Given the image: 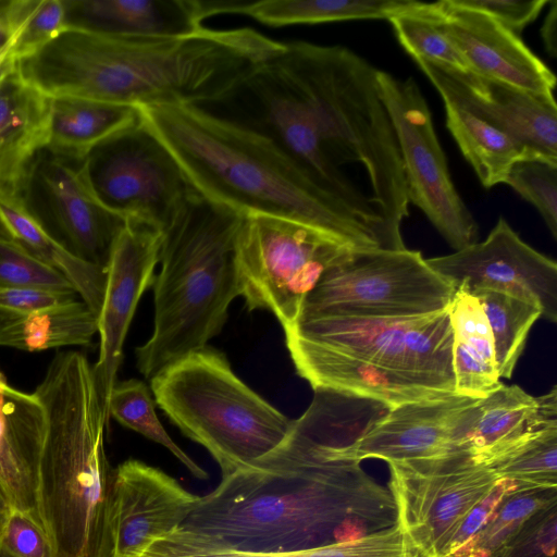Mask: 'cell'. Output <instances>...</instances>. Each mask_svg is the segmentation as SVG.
I'll return each instance as SVG.
<instances>
[{"label": "cell", "instance_id": "1", "mask_svg": "<svg viewBox=\"0 0 557 557\" xmlns=\"http://www.w3.org/2000/svg\"><path fill=\"white\" fill-rule=\"evenodd\" d=\"M376 72L346 47L290 41L234 95L248 106L240 121L277 141L327 193L403 249L410 202Z\"/></svg>", "mask_w": 557, "mask_h": 557}, {"label": "cell", "instance_id": "2", "mask_svg": "<svg viewBox=\"0 0 557 557\" xmlns=\"http://www.w3.org/2000/svg\"><path fill=\"white\" fill-rule=\"evenodd\" d=\"M396 524L389 490L360 461L327 455L293 421L276 448L223 478L178 528L237 550L296 553Z\"/></svg>", "mask_w": 557, "mask_h": 557}, {"label": "cell", "instance_id": "3", "mask_svg": "<svg viewBox=\"0 0 557 557\" xmlns=\"http://www.w3.org/2000/svg\"><path fill=\"white\" fill-rule=\"evenodd\" d=\"M284 49L247 27L182 36H111L64 29L29 57L21 76L48 97L126 106L225 102Z\"/></svg>", "mask_w": 557, "mask_h": 557}, {"label": "cell", "instance_id": "4", "mask_svg": "<svg viewBox=\"0 0 557 557\" xmlns=\"http://www.w3.org/2000/svg\"><path fill=\"white\" fill-rule=\"evenodd\" d=\"M189 185L242 215L258 213L324 230L356 250H394L375 228L327 193L277 141L256 127L205 107H137Z\"/></svg>", "mask_w": 557, "mask_h": 557}, {"label": "cell", "instance_id": "5", "mask_svg": "<svg viewBox=\"0 0 557 557\" xmlns=\"http://www.w3.org/2000/svg\"><path fill=\"white\" fill-rule=\"evenodd\" d=\"M34 394L46 413L37 512L54 556L114 557L115 469L92 366L78 351H60Z\"/></svg>", "mask_w": 557, "mask_h": 557}, {"label": "cell", "instance_id": "6", "mask_svg": "<svg viewBox=\"0 0 557 557\" xmlns=\"http://www.w3.org/2000/svg\"><path fill=\"white\" fill-rule=\"evenodd\" d=\"M242 219L195 190L161 227L153 331L135 350L146 379L222 331L231 302L240 296L236 238Z\"/></svg>", "mask_w": 557, "mask_h": 557}, {"label": "cell", "instance_id": "7", "mask_svg": "<svg viewBox=\"0 0 557 557\" xmlns=\"http://www.w3.org/2000/svg\"><path fill=\"white\" fill-rule=\"evenodd\" d=\"M150 386L165 416L215 459L222 479L272 451L292 426L208 345L164 367Z\"/></svg>", "mask_w": 557, "mask_h": 557}, {"label": "cell", "instance_id": "8", "mask_svg": "<svg viewBox=\"0 0 557 557\" xmlns=\"http://www.w3.org/2000/svg\"><path fill=\"white\" fill-rule=\"evenodd\" d=\"M356 249L315 226L267 215H243L236 238L240 296L249 311L272 312L292 324L323 273Z\"/></svg>", "mask_w": 557, "mask_h": 557}, {"label": "cell", "instance_id": "9", "mask_svg": "<svg viewBox=\"0 0 557 557\" xmlns=\"http://www.w3.org/2000/svg\"><path fill=\"white\" fill-rule=\"evenodd\" d=\"M455 288L420 251H354L329 268L296 319L407 318L447 309Z\"/></svg>", "mask_w": 557, "mask_h": 557}, {"label": "cell", "instance_id": "10", "mask_svg": "<svg viewBox=\"0 0 557 557\" xmlns=\"http://www.w3.org/2000/svg\"><path fill=\"white\" fill-rule=\"evenodd\" d=\"M284 332L286 344L306 343L349 354L423 387L456 394L447 309L407 318L296 319Z\"/></svg>", "mask_w": 557, "mask_h": 557}, {"label": "cell", "instance_id": "11", "mask_svg": "<svg viewBox=\"0 0 557 557\" xmlns=\"http://www.w3.org/2000/svg\"><path fill=\"white\" fill-rule=\"evenodd\" d=\"M376 82L398 141L409 202L455 251L476 243L478 224L453 183L418 84L380 70Z\"/></svg>", "mask_w": 557, "mask_h": 557}, {"label": "cell", "instance_id": "12", "mask_svg": "<svg viewBox=\"0 0 557 557\" xmlns=\"http://www.w3.org/2000/svg\"><path fill=\"white\" fill-rule=\"evenodd\" d=\"M81 169L104 208L160 228L195 191L170 151L141 121L91 148Z\"/></svg>", "mask_w": 557, "mask_h": 557}, {"label": "cell", "instance_id": "13", "mask_svg": "<svg viewBox=\"0 0 557 557\" xmlns=\"http://www.w3.org/2000/svg\"><path fill=\"white\" fill-rule=\"evenodd\" d=\"M387 465L397 523L420 557H445L465 516L499 479L458 453Z\"/></svg>", "mask_w": 557, "mask_h": 557}, {"label": "cell", "instance_id": "14", "mask_svg": "<svg viewBox=\"0 0 557 557\" xmlns=\"http://www.w3.org/2000/svg\"><path fill=\"white\" fill-rule=\"evenodd\" d=\"M81 162L42 147L29 162L17 197L26 212L66 251L106 270L126 220L96 199Z\"/></svg>", "mask_w": 557, "mask_h": 557}, {"label": "cell", "instance_id": "15", "mask_svg": "<svg viewBox=\"0 0 557 557\" xmlns=\"http://www.w3.org/2000/svg\"><path fill=\"white\" fill-rule=\"evenodd\" d=\"M455 289L508 290L534 301L542 317L557 322V264L528 245L499 218L483 242L426 259Z\"/></svg>", "mask_w": 557, "mask_h": 557}, {"label": "cell", "instance_id": "16", "mask_svg": "<svg viewBox=\"0 0 557 557\" xmlns=\"http://www.w3.org/2000/svg\"><path fill=\"white\" fill-rule=\"evenodd\" d=\"M162 230L152 223L126 219L106 268V288L98 314L99 357L92 371L107 414L111 391L117 382L123 346L141 295L153 285Z\"/></svg>", "mask_w": 557, "mask_h": 557}, {"label": "cell", "instance_id": "17", "mask_svg": "<svg viewBox=\"0 0 557 557\" xmlns=\"http://www.w3.org/2000/svg\"><path fill=\"white\" fill-rule=\"evenodd\" d=\"M428 12L471 72L530 92L554 96L555 74L519 35L488 14L457 0L428 3Z\"/></svg>", "mask_w": 557, "mask_h": 557}, {"label": "cell", "instance_id": "18", "mask_svg": "<svg viewBox=\"0 0 557 557\" xmlns=\"http://www.w3.org/2000/svg\"><path fill=\"white\" fill-rule=\"evenodd\" d=\"M435 88L461 97L517 140L529 159L557 163V106L554 96L530 92L471 71L414 61Z\"/></svg>", "mask_w": 557, "mask_h": 557}, {"label": "cell", "instance_id": "19", "mask_svg": "<svg viewBox=\"0 0 557 557\" xmlns=\"http://www.w3.org/2000/svg\"><path fill=\"white\" fill-rule=\"evenodd\" d=\"M201 499L156 467L136 459L122 462L114 478V557H140L176 530Z\"/></svg>", "mask_w": 557, "mask_h": 557}, {"label": "cell", "instance_id": "20", "mask_svg": "<svg viewBox=\"0 0 557 557\" xmlns=\"http://www.w3.org/2000/svg\"><path fill=\"white\" fill-rule=\"evenodd\" d=\"M557 424V386L540 397L500 385L478 399L450 453L488 466L534 432Z\"/></svg>", "mask_w": 557, "mask_h": 557}, {"label": "cell", "instance_id": "21", "mask_svg": "<svg viewBox=\"0 0 557 557\" xmlns=\"http://www.w3.org/2000/svg\"><path fill=\"white\" fill-rule=\"evenodd\" d=\"M45 435L46 413L40 400L5 379L0 384V493L11 509L39 524L36 493Z\"/></svg>", "mask_w": 557, "mask_h": 557}, {"label": "cell", "instance_id": "22", "mask_svg": "<svg viewBox=\"0 0 557 557\" xmlns=\"http://www.w3.org/2000/svg\"><path fill=\"white\" fill-rule=\"evenodd\" d=\"M286 346L297 373L313 389L371 399L389 409L453 395L423 387L395 371L349 354L306 343Z\"/></svg>", "mask_w": 557, "mask_h": 557}, {"label": "cell", "instance_id": "23", "mask_svg": "<svg viewBox=\"0 0 557 557\" xmlns=\"http://www.w3.org/2000/svg\"><path fill=\"white\" fill-rule=\"evenodd\" d=\"M64 28L111 36H182L201 29L202 0H62Z\"/></svg>", "mask_w": 557, "mask_h": 557}, {"label": "cell", "instance_id": "24", "mask_svg": "<svg viewBox=\"0 0 557 557\" xmlns=\"http://www.w3.org/2000/svg\"><path fill=\"white\" fill-rule=\"evenodd\" d=\"M50 97L28 84L17 66L0 84V190L17 195L34 156L48 141Z\"/></svg>", "mask_w": 557, "mask_h": 557}, {"label": "cell", "instance_id": "25", "mask_svg": "<svg viewBox=\"0 0 557 557\" xmlns=\"http://www.w3.org/2000/svg\"><path fill=\"white\" fill-rule=\"evenodd\" d=\"M447 312L453 330L455 393L484 398L502 383L485 312L476 297L462 286L455 289Z\"/></svg>", "mask_w": 557, "mask_h": 557}, {"label": "cell", "instance_id": "26", "mask_svg": "<svg viewBox=\"0 0 557 557\" xmlns=\"http://www.w3.org/2000/svg\"><path fill=\"white\" fill-rule=\"evenodd\" d=\"M435 89L444 102L446 126L481 184H504L512 164L529 159L525 149L461 97Z\"/></svg>", "mask_w": 557, "mask_h": 557}, {"label": "cell", "instance_id": "27", "mask_svg": "<svg viewBox=\"0 0 557 557\" xmlns=\"http://www.w3.org/2000/svg\"><path fill=\"white\" fill-rule=\"evenodd\" d=\"M138 123L137 107L78 97H50L47 147L83 160L91 148Z\"/></svg>", "mask_w": 557, "mask_h": 557}, {"label": "cell", "instance_id": "28", "mask_svg": "<svg viewBox=\"0 0 557 557\" xmlns=\"http://www.w3.org/2000/svg\"><path fill=\"white\" fill-rule=\"evenodd\" d=\"M0 236L63 274L98 319L106 288V270L66 251L26 212L17 195L3 190H0Z\"/></svg>", "mask_w": 557, "mask_h": 557}, {"label": "cell", "instance_id": "29", "mask_svg": "<svg viewBox=\"0 0 557 557\" xmlns=\"http://www.w3.org/2000/svg\"><path fill=\"white\" fill-rule=\"evenodd\" d=\"M412 0H261L208 1L209 16L240 14L280 27L352 20H389L406 11Z\"/></svg>", "mask_w": 557, "mask_h": 557}, {"label": "cell", "instance_id": "30", "mask_svg": "<svg viewBox=\"0 0 557 557\" xmlns=\"http://www.w3.org/2000/svg\"><path fill=\"white\" fill-rule=\"evenodd\" d=\"M96 333L97 315L82 299L0 319V346L25 351L88 346Z\"/></svg>", "mask_w": 557, "mask_h": 557}, {"label": "cell", "instance_id": "31", "mask_svg": "<svg viewBox=\"0 0 557 557\" xmlns=\"http://www.w3.org/2000/svg\"><path fill=\"white\" fill-rule=\"evenodd\" d=\"M140 557H394V552L383 533L306 552L252 553L221 546L177 528L154 541Z\"/></svg>", "mask_w": 557, "mask_h": 557}, {"label": "cell", "instance_id": "32", "mask_svg": "<svg viewBox=\"0 0 557 557\" xmlns=\"http://www.w3.org/2000/svg\"><path fill=\"white\" fill-rule=\"evenodd\" d=\"M469 293L476 297L487 318L499 377L509 379L542 311L534 301L508 290L478 288Z\"/></svg>", "mask_w": 557, "mask_h": 557}, {"label": "cell", "instance_id": "33", "mask_svg": "<svg viewBox=\"0 0 557 557\" xmlns=\"http://www.w3.org/2000/svg\"><path fill=\"white\" fill-rule=\"evenodd\" d=\"M108 414L120 424L140 433L170 450L198 479H207V472L173 442L154 411L150 391L145 383L131 379L116 382L109 401Z\"/></svg>", "mask_w": 557, "mask_h": 557}, {"label": "cell", "instance_id": "34", "mask_svg": "<svg viewBox=\"0 0 557 557\" xmlns=\"http://www.w3.org/2000/svg\"><path fill=\"white\" fill-rule=\"evenodd\" d=\"M487 467L518 487H557V424L534 432Z\"/></svg>", "mask_w": 557, "mask_h": 557}, {"label": "cell", "instance_id": "35", "mask_svg": "<svg viewBox=\"0 0 557 557\" xmlns=\"http://www.w3.org/2000/svg\"><path fill=\"white\" fill-rule=\"evenodd\" d=\"M388 21L397 40L414 61L424 60L462 72L471 71L459 50L430 16L428 3L414 1Z\"/></svg>", "mask_w": 557, "mask_h": 557}, {"label": "cell", "instance_id": "36", "mask_svg": "<svg viewBox=\"0 0 557 557\" xmlns=\"http://www.w3.org/2000/svg\"><path fill=\"white\" fill-rule=\"evenodd\" d=\"M557 499V487H515L504 495L481 531L454 557H490L535 510Z\"/></svg>", "mask_w": 557, "mask_h": 557}, {"label": "cell", "instance_id": "37", "mask_svg": "<svg viewBox=\"0 0 557 557\" xmlns=\"http://www.w3.org/2000/svg\"><path fill=\"white\" fill-rule=\"evenodd\" d=\"M504 184L539 211L554 238H557V163L521 159L512 164Z\"/></svg>", "mask_w": 557, "mask_h": 557}, {"label": "cell", "instance_id": "38", "mask_svg": "<svg viewBox=\"0 0 557 557\" xmlns=\"http://www.w3.org/2000/svg\"><path fill=\"white\" fill-rule=\"evenodd\" d=\"M27 287L77 294L59 271L0 236V288Z\"/></svg>", "mask_w": 557, "mask_h": 557}, {"label": "cell", "instance_id": "39", "mask_svg": "<svg viewBox=\"0 0 557 557\" xmlns=\"http://www.w3.org/2000/svg\"><path fill=\"white\" fill-rule=\"evenodd\" d=\"M557 499L530 515L490 557H556Z\"/></svg>", "mask_w": 557, "mask_h": 557}, {"label": "cell", "instance_id": "40", "mask_svg": "<svg viewBox=\"0 0 557 557\" xmlns=\"http://www.w3.org/2000/svg\"><path fill=\"white\" fill-rule=\"evenodd\" d=\"M64 29L62 0H39L16 33L11 50L17 60L29 57Z\"/></svg>", "mask_w": 557, "mask_h": 557}, {"label": "cell", "instance_id": "41", "mask_svg": "<svg viewBox=\"0 0 557 557\" xmlns=\"http://www.w3.org/2000/svg\"><path fill=\"white\" fill-rule=\"evenodd\" d=\"M0 544L14 557H55L40 524L14 509L0 531Z\"/></svg>", "mask_w": 557, "mask_h": 557}, {"label": "cell", "instance_id": "42", "mask_svg": "<svg viewBox=\"0 0 557 557\" xmlns=\"http://www.w3.org/2000/svg\"><path fill=\"white\" fill-rule=\"evenodd\" d=\"M517 487L513 481L498 479L488 493L465 516L445 550V557L454 555L468 545L481 531L506 493Z\"/></svg>", "mask_w": 557, "mask_h": 557}, {"label": "cell", "instance_id": "43", "mask_svg": "<svg viewBox=\"0 0 557 557\" xmlns=\"http://www.w3.org/2000/svg\"><path fill=\"white\" fill-rule=\"evenodd\" d=\"M463 7L488 14L503 26L519 35L540 15L548 0H457Z\"/></svg>", "mask_w": 557, "mask_h": 557}, {"label": "cell", "instance_id": "44", "mask_svg": "<svg viewBox=\"0 0 557 557\" xmlns=\"http://www.w3.org/2000/svg\"><path fill=\"white\" fill-rule=\"evenodd\" d=\"M76 295L27 287L0 288V319L30 314L74 300Z\"/></svg>", "mask_w": 557, "mask_h": 557}, {"label": "cell", "instance_id": "45", "mask_svg": "<svg viewBox=\"0 0 557 557\" xmlns=\"http://www.w3.org/2000/svg\"><path fill=\"white\" fill-rule=\"evenodd\" d=\"M39 0H0V53L9 48Z\"/></svg>", "mask_w": 557, "mask_h": 557}, {"label": "cell", "instance_id": "46", "mask_svg": "<svg viewBox=\"0 0 557 557\" xmlns=\"http://www.w3.org/2000/svg\"><path fill=\"white\" fill-rule=\"evenodd\" d=\"M550 8L540 30L545 49L552 57H556L557 42V1H549Z\"/></svg>", "mask_w": 557, "mask_h": 557}, {"label": "cell", "instance_id": "47", "mask_svg": "<svg viewBox=\"0 0 557 557\" xmlns=\"http://www.w3.org/2000/svg\"><path fill=\"white\" fill-rule=\"evenodd\" d=\"M17 66L11 46L0 53V84Z\"/></svg>", "mask_w": 557, "mask_h": 557}, {"label": "cell", "instance_id": "48", "mask_svg": "<svg viewBox=\"0 0 557 557\" xmlns=\"http://www.w3.org/2000/svg\"><path fill=\"white\" fill-rule=\"evenodd\" d=\"M10 506L8 505V503L5 502L4 497L2 496V494L0 493V531L3 527V523L8 517V513L10 511Z\"/></svg>", "mask_w": 557, "mask_h": 557}, {"label": "cell", "instance_id": "49", "mask_svg": "<svg viewBox=\"0 0 557 557\" xmlns=\"http://www.w3.org/2000/svg\"><path fill=\"white\" fill-rule=\"evenodd\" d=\"M0 557H14L0 544Z\"/></svg>", "mask_w": 557, "mask_h": 557}, {"label": "cell", "instance_id": "50", "mask_svg": "<svg viewBox=\"0 0 557 557\" xmlns=\"http://www.w3.org/2000/svg\"><path fill=\"white\" fill-rule=\"evenodd\" d=\"M5 380L4 375L0 372V384Z\"/></svg>", "mask_w": 557, "mask_h": 557}]
</instances>
